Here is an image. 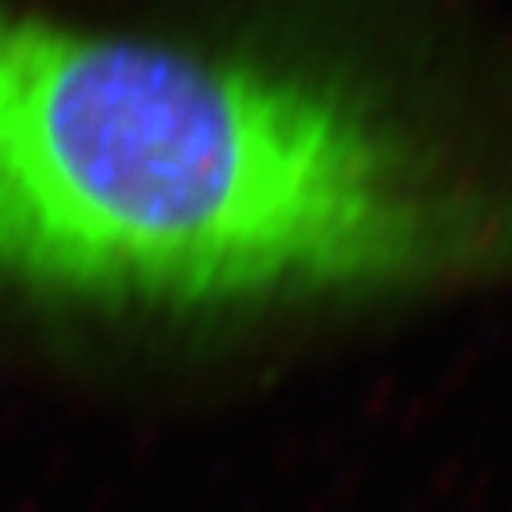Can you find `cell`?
Here are the masks:
<instances>
[{
	"mask_svg": "<svg viewBox=\"0 0 512 512\" xmlns=\"http://www.w3.org/2000/svg\"><path fill=\"white\" fill-rule=\"evenodd\" d=\"M431 246L406 160L260 68L0 11V267L207 303L399 271Z\"/></svg>",
	"mask_w": 512,
	"mask_h": 512,
	"instance_id": "1",
	"label": "cell"
}]
</instances>
